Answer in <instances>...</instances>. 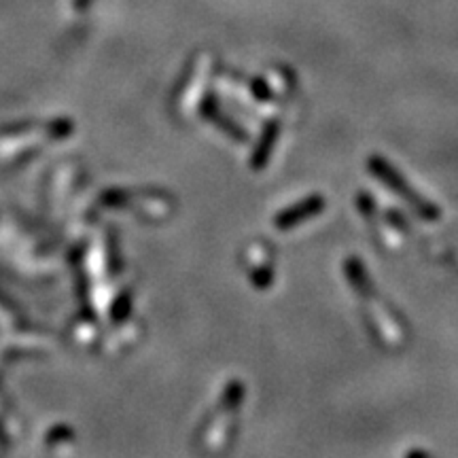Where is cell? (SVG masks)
Wrapping results in <instances>:
<instances>
[{
  "label": "cell",
  "mask_w": 458,
  "mask_h": 458,
  "mask_svg": "<svg viewBox=\"0 0 458 458\" xmlns=\"http://www.w3.org/2000/svg\"><path fill=\"white\" fill-rule=\"evenodd\" d=\"M369 168H371V174H376L377 179L385 182V185H388V189H393L399 198H403L405 202H408L411 208H414L416 213L422 216V219H437L439 210L435 208L428 199L418 196L414 189H411L410 182H405L403 176H401L399 172L393 168V165H388L385 159L374 157L369 162Z\"/></svg>",
  "instance_id": "obj_1"
},
{
  "label": "cell",
  "mask_w": 458,
  "mask_h": 458,
  "mask_svg": "<svg viewBox=\"0 0 458 458\" xmlns=\"http://www.w3.org/2000/svg\"><path fill=\"white\" fill-rule=\"evenodd\" d=\"M323 208H325V199L320 196L301 199V202L291 206V208H284L283 213H278L276 219H274V225H276L280 232H286V229H293L306 219L317 216Z\"/></svg>",
  "instance_id": "obj_2"
}]
</instances>
